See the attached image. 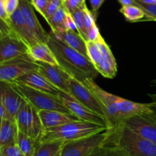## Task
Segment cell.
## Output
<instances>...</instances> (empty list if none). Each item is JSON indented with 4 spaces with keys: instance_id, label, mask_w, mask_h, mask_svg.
Here are the masks:
<instances>
[{
    "instance_id": "cell-6",
    "label": "cell",
    "mask_w": 156,
    "mask_h": 156,
    "mask_svg": "<svg viewBox=\"0 0 156 156\" xmlns=\"http://www.w3.org/2000/svg\"><path fill=\"white\" fill-rule=\"evenodd\" d=\"M11 84L27 102H28L38 111L54 110L62 113H72L64 105L59 96L35 90L19 83H12Z\"/></svg>"
},
{
    "instance_id": "cell-3",
    "label": "cell",
    "mask_w": 156,
    "mask_h": 156,
    "mask_svg": "<svg viewBox=\"0 0 156 156\" xmlns=\"http://www.w3.org/2000/svg\"><path fill=\"white\" fill-rule=\"evenodd\" d=\"M109 129V142L118 147L123 156H156V143L140 137L125 126Z\"/></svg>"
},
{
    "instance_id": "cell-43",
    "label": "cell",
    "mask_w": 156,
    "mask_h": 156,
    "mask_svg": "<svg viewBox=\"0 0 156 156\" xmlns=\"http://www.w3.org/2000/svg\"><path fill=\"white\" fill-rule=\"evenodd\" d=\"M5 116V110L2 102V83L0 82V118L3 119Z\"/></svg>"
},
{
    "instance_id": "cell-40",
    "label": "cell",
    "mask_w": 156,
    "mask_h": 156,
    "mask_svg": "<svg viewBox=\"0 0 156 156\" xmlns=\"http://www.w3.org/2000/svg\"><path fill=\"white\" fill-rule=\"evenodd\" d=\"M66 29L70 31H77L76 23H75L71 14L69 13V12L67 14L66 19Z\"/></svg>"
},
{
    "instance_id": "cell-44",
    "label": "cell",
    "mask_w": 156,
    "mask_h": 156,
    "mask_svg": "<svg viewBox=\"0 0 156 156\" xmlns=\"http://www.w3.org/2000/svg\"><path fill=\"white\" fill-rule=\"evenodd\" d=\"M139 2L146 5H156V0H137Z\"/></svg>"
},
{
    "instance_id": "cell-49",
    "label": "cell",
    "mask_w": 156,
    "mask_h": 156,
    "mask_svg": "<svg viewBox=\"0 0 156 156\" xmlns=\"http://www.w3.org/2000/svg\"></svg>"
},
{
    "instance_id": "cell-35",
    "label": "cell",
    "mask_w": 156,
    "mask_h": 156,
    "mask_svg": "<svg viewBox=\"0 0 156 156\" xmlns=\"http://www.w3.org/2000/svg\"><path fill=\"white\" fill-rule=\"evenodd\" d=\"M30 1L34 9H36L44 17L50 0H30Z\"/></svg>"
},
{
    "instance_id": "cell-9",
    "label": "cell",
    "mask_w": 156,
    "mask_h": 156,
    "mask_svg": "<svg viewBox=\"0 0 156 156\" xmlns=\"http://www.w3.org/2000/svg\"><path fill=\"white\" fill-rule=\"evenodd\" d=\"M67 84L69 89L70 95L75 99L91 111L105 117V109L100 99L83 83L71 76L67 81Z\"/></svg>"
},
{
    "instance_id": "cell-30",
    "label": "cell",
    "mask_w": 156,
    "mask_h": 156,
    "mask_svg": "<svg viewBox=\"0 0 156 156\" xmlns=\"http://www.w3.org/2000/svg\"><path fill=\"white\" fill-rule=\"evenodd\" d=\"M133 6H138L144 11L146 15L145 21H156V5L143 4L135 0Z\"/></svg>"
},
{
    "instance_id": "cell-42",
    "label": "cell",
    "mask_w": 156,
    "mask_h": 156,
    "mask_svg": "<svg viewBox=\"0 0 156 156\" xmlns=\"http://www.w3.org/2000/svg\"><path fill=\"white\" fill-rule=\"evenodd\" d=\"M152 99V102H149V106H150V114L156 121V94L149 95Z\"/></svg>"
},
{
    "instance_id": "cell-27",
    "label": "cell",
    "mask_w": 156,
    "mask_h": 156,
    "mask_svg": "<svg viewBox=\"0 0 156 156\" xmlns=\"http://www.w3.org/2000/svg\"><path fill=\"white\" fill-rule=\"evenodd\" d=\"M120 12L129 22L146 20V13L141 8L136 6H124L120 9Z\"/></svg>"
},
{
    "instance_id": "cell-24",
    "label": "cell",
    "mask_w": 156,
    "mask_h": 156,
    "mask_svg": "<svg viewBox=\"0 0 156 156\" xmlns=\"http://www.w3.org/2000/svg\"><path fill=\"white\" fill-rule=\"evenodd\" d=\"M44 131V128L43 126L39 113H38V110L32 106L31 116H30V124H29L28 136L32 138L34 140L41 142Z\"/></svg>"
},
{
    "instance_id": "cell-14",
    "label": "cell",
    "mask_w": 156,
    "mask_h": 156,
    "mask_svg": "<svg viewBox=\"0 0 156 156\" xmlns=\"http://www.w3.org/2000/svg\"><path fill=\"white\" fill-rule=\"evenodd\" d=\"M39 64V72L45 78H47L53 85L57 87L59 90L70 94L67 81L71 77L67 72L58 65L47 64L44 62H37Z\"/></svg>"
},
{
    "instance_id": "cell-5",
    "label": "cell",
    "mask_w": 156,
    "mask_h": 156,
    "mask_svg": "<svg viewBox=\"0 0 156 156\" xmlns=\"http://www.w3.org/2000/svg\"><path fill=\"white\" fill-rule=\"evenodd\" d=\"M86 45L88 58L98 72L106 78L115 77L117 73V62L103 37L96 41H86Z\"/></svg>"
},
{
    "instance_id": "cell-7",
    "label": "cell",
    "mask_w": 156,
    "mask_h": 156,
    "mask_svg": "<svg viewBox=\"0 0 156 156\" xmlns=\"http://www.w3.org/2000/svg\"><path fill=\"white\" fill-rule=\"evenodd\" d=\"M110 136L111 131L108 128L86 137L64 142L59 156H89L94 150L108 143Z\"/></svg>"
},
{
    "instance_id": "cell-37",
    "label": "cell",
    "mask_w": 156,
    "mask_h": 156,
    "mask_svg": "<svg viewBox=\"0 0 156 156\" xmlns=\"http://www.w3.org/2000/svg\"><path fill=\"white\" fill-rule=\"evenodd\" d=\"M8 15L10 16L19 6V0H2Z\"/></svg>"
},
{
    "instance_id": "cell-11",
    "label": "cell",
    "mask_w": 156,
    "mask_h": 156,
    "mask_svg": "<svg viewBox=\"0 0 156 156\" xmlns=\"http://www.w3.org/2000/svg\"><path fill=\"white\" fill-rule=\"evenodd\" d=\"M59 96L62 99L64 105L69 110V111L73 114L77 116L80 120L98 123L108 127V122H107V119H105V117L91 111V110L87 108L85 106L79 102L77 99H75L72 95L65 93V92L60 91Z\"/></svg>"
},
{
    "instance_id": "cell-31",
    "label": "cell",
    "mask_w": 156,
    "mask_h": 156,
    "mask_svg": "<svg viewBox=\"0 0 156 156\" xmlns=\"http://www.w3.org/2000/svg\"><path fill=\"white\" fill-rule=\"evenodd\" d=\"M62 0H50L47 6V10L44 15V18L46 21H48L50 18L53 16L56 12L59 11L61 7H62Z\"/></svg>"
},
{
    "instance_id": "cell-4",
    "label": "cell",
    "mask_w": 156,
    "mask_h": 156,
    "mask_svg": "<svg viewBox=\"0 0 156 156\" xmlns=\"http://www.w3.org/2000/svg\"><path fill=\"white\" fill-rule=\"evenodd\" d=\"M108 128V127L105 125L88 121H73L59 126L45 128L41 137V142L76 140L104 131Z\"/></svg>"
},
{
    "instance_id": "cell-38",
    "label": "cell",
    "mask_w": 156,
    "mask_h": 156,
    "mask_svg": "<svg viewBox=\"0 0 156 156\" xmlns=\"http://www.w3.org/2000/svg\"><path fill=\"white\" fill-rule=\"evenodd\" d=\"M12 33H14V32L9 24L0 18V39Z\"/></svg>"
},
{
    "instance_id": "cell-28",
    "label": "cell",
    "mask_w": 156,
    "mask_h": 156,
    "mask_svg": "<svg viewBox=\"0 0 156 156\" xmlns=\"http://www.w3.org/2000/svg\"><path fill=\"white\" fill-rule=\"evenodd\" d=\"M89 156H123V154L118 147L108 140V143L94 150Z\"/></svg>"
},
{
    "instance_id": "cell-19",
    "label": "cell",
    "mask_w": 156,
    "mask_h": 156,
    "mask_svg": "<svg viewBox=\"0 0 156 156\" xmlns=\"http://www.w3.org/2000/svg\"><path fill=\"white\" fill-rule=\"evenodd\" d=\"M50 34L55 38L66 44L67 46L75 49L88 58L86 41L82 38V35L77 31L66 30L63 32H56V33L50 32Z\"/></svg>"
},
{
    "instance_id": "cell-46",
    "label": "cell",
    "mask_w": 156,
    "mask_h": 156,
    "mask_svg": "<svg viewBox=\"0 0 156 156\" xmlns=\"http://www.w3.org/2000/svg\"><path fill=\"white\" fill-rule=\"evenodd\" d=\"M152 82H153L154 84H155V85H156V80H153V81H152Z\"/></svg>"
},
{
    "instance_id": "cell-45",
    "label": "cell",
    "mask_w": 156,
    "mask_h": 156,
    "mask_svg": "<svg viewBox=\"0 0 156 156\" xmlns=\"http://www.w3.org/2000/svg\"><path fill=\"white\" fill-rule=\"evenodd\" d=\"M2 119L0 118V129H1V125H2Z\"/></svg>"
},
{
    "instance_id": "cell-22",
    "label": "cell",
    "mask_w": 156,
    "mask_h": 156,
    "mask_svg": "<svg viewBox=\"0 0 156 156\" xmlns=\"http://www.w3.org/2000/svg\"><path fill=\"white\" fill-rule=\"evenodd\" d=\"M31 113V105L24 99L15 116V122H16L18 131L27 136H28L29 124H30Z\"/></svg>"
},
{
    "instance_id": "cell-23",
    "label": "cell",
    "mask_w": 156,
    "mask_h": 156,
    "mask_svg": "<svg viewBox=\"0 0 156 156\" xmlns=\"http://www.w3.org/2000/svg\"><path fill=\"white\" fill-rule=\"evenodd\" d=\"M63 143L62 141L40 142L33 156H59Z\"/></svg>"
},
{
    "instance_id": "cell-18",
    "label": "cell",
    "mask_w": 156,
    "mask_h": 156,
    "mask_svg": "<svg viewBox=\"0 0 156 156\" xmlns=\"http://www.w3.org/2000/svg\"><path fill=\"white\" fill-rule=\"evenodd\" d=\"M38 113L44 129L59 126L73 121L80 120L74 114L54 110H39Z\"/></svg>"
},
{
    "instance_id": "cell-20",
    "label": "cell",
    "mask_w": 156,
    "mask_h": 156,
    "mask_svg": "<svg viewBox=\"0 0 156 156\" xmlns=\"http://www.w3.org/2000/svg\"><path fill=\"white\" fill-rule=\"evenodd\" d=\"M18 129L15 120L2 119L0 129V148L16 144Z\"/></svg>"
},
{
    "instance_id": "cell-13",
    "label": "cell",
    "mask_w": 156,
    "mask_h": 156,
    "mask_svg": "<svg viewBox=\"0 0 156 156\" xmlns=\"http://www.w3.org/2000/svg\"><path fill=\"white\" fill-rule=\"evenodd\" d=\"M19 9L27 27L39 42L47 43L49 33L45 32L35 14L34 9L29 0H19Z\"/></svg>"
},
{
    "instance_id": "cell-47",
    "label": "cell",
    "mask_w": 156,
    "mask_h": 156,
    "mask_svg": "<svg viewBox=\"0 0 156 156\" xmlns=\"http://www.w3.org/2000/svg\"><path fill=\"white\" fill-rule=\"evenodd\" d=\"M0 156H4V155H3L2 154V153H1V151H0Z\"/></svg>"
},
{
    "instance_id": "cell-36",
    "label": "cell",
    "mask_w": 156,
    "mask_h": 156,
    "mask_svg": "<svg viewBox=\"0 0 156 156\" xmlns=\"http://www.w3.org/2000/svg\"><path fill=\"white\" fill-rule=\"evenodd\" d=\"M101 37L102 36L101 35L100 31H99V28L97 24L91 28H90L87 32V41H96L100 39Z\"/></svg>"
},
{
    "instance_id": "cell-15",
    "label": "cell",
    "mask_w": 156,
    "mask_h": 156,
    "mask_svg": "<svg viewBox=\"0 0 156 156\" xmlns=\"http://www.w3.org/2000/svg\"><path fill=\"white\" fill-rule=\"evenodd\" d=\"M2 83V102L5 110L3 119L15 120V116L24 99L9 83Z\"/></svg>"
},
{
    "instance_id": "cell-12",
    "label": "cell",
    "mask_w": 156,
    "mask_h": 156,
    "mask_svg": "<svg viewBox=\"0 0 156 156\" xmlns=\"http://www.w3.org/2000/svg\"><path fill=\"white\" fill-rule=\"evenodd\" d=\"M25 55H30L29 47L15 33L0 39V64Z\"/></svg>"
},
{
    "instance_id": "cell-48",
    "label": "cell",
    "mask_w": 156,
    "mask_h": 156,
    "mask_svg": "<svg viewBox=\"0 0 156 156\" xmlns=\"http://www.w3.org/2000/svg\"><path fill=\"white\" fill-rule=\"evenodd\" d=\"M62 1H63V0H62Z\"/></svg>"
},
{
    "instance_id": "cell-39",
    "label": "cell",
    "mask_w": 156,
    "mask_h": 156,
    "mask_svg": "<svg viewBox=\"0 0 156 156\" xmlns=\"http://www.w3.org/2000/svg\"><path fill=\"white\" fill-rule=\"evenodd\" d=\"M88 1H89L90 4H91V9H92L91 12H93V14H94L96 17H97L98 12L101 6H102V4L105 2V0H88Z\"/></svg>"
},
{
    "instance_id": "cell-21",
    "label": "cell",
    "mask_w": 156,
    "mask_h": 156,
    "mask_svg": "<svg viewBox=\"0 0 156 156\" xmlns=\"http://www.w3.org/2000/svg\"><path fill=\"white\" fill-rule=\"evenodd\" d=\"M29 52L30 57L37 62H44L59 66L57 60L47 43H37L29 47Z\"/></svg>"
},
{
    "instance_id": "cell-10",
    "label": "cell",
    "mask_w": 156,
    "mask_h": 156,
    "mask_svg": "<svg viewBox=\"0 0 156 156\" xmlns=\"http://www.w3.org/2000/svg\"><path fill=\"white\" fill-rule=\"evenodd\" d=\"M120 126L126 127L140 137L156 143V121L150 113L130 116Z\"/></svg>"
},
{
    "instance_id": "cell-25",
    "label": "cell",
    "mask_w": 156,
    "mask_h": 156,
    "mask_svg": "<svg viewBox=\"0 0 156 156\" xmlns=\"http://www.w3.org/2000/svg\"><path fill=\"white\" fill-rule=\"evenodd\" d=\"M39 143L27 135L18 131L16 144L24 156H33Z\"/></svg>"
},
{
    "instance_id": "cell-17",
    "label": "cell",
    "mask_w": 156,
    "mask_h": 156,
    "mask_svg": "<svg viewBox=\"0 0 156 156\" xmlns=\"http://www.w3.org/2000/svg\"><path fill=\"white\" fill-rule=\"evenodd\" d=\"M14 83H19L35 90H41L56 96H59L61 91L38 71L30 72L23 75Z\"/></svg>"
},
{
    "instance_id": "cell-26",
    "label": "cell",
    "mask_w": 156,
    "mask_h": 156,
    "mask_svg": "<svg viewBox=\"0 0 156 156\" xmlns=\"http://www.w3.org/2000/svg\"><path fill=\"white\" fill-rule=\"evenodd\" d=\"M68 12L63 7H61L57 12L47 21L51 28V32H56L66 31V19Z\"/></svg>"
},
{
    "instance_id": "cell-2",
    "label": "cell",
    "mask_w": 156,
    "mask_h": 156,
    "mask_svg": "<svg viewBox=\"0 0 156 156\" xmlns=\"http://www.w3.org/2000/svg\"><path fill=\"white\" fill-rule=\"evenodd\" d=\"M47 45L62 67L72 77L83 83L88 79L94 80L98 72L88 58L69 47L49 33Z\"/></svg>"
},
{
    "instance_id": "cell-34",
    "label": "cell",
    "mask_w": 156,
    "mask_h": 156,
    "mask_svg": "<svg viewBox=\"0 0 156 156\" xmlns=\"http://www.w3.org/2000/svg\"><path fill=\"white\" fill-rule=\"evenodd\" d=\"M96 18L97 17L86 6L85 9V31H86V35L87 32L90 28H91L94 25H96Z\"/></svg>"
},
{
    "instance_id": "cell-41",
    "label": "cell",
    "mask_w": 156,
    "mask_h": 156,
    "mask_svg": "<svg viewBox=\"0 0 156 156\" xmlns=\"http://www.w3.org/2000/svg\"><path fill=\"white\" fill-rule=\"evenodd\" d=\"M0 18L2 20H4L6 23L9 24V19H10V16L8 15L7 12L5 8L4 2L2 0H0ZM10 26V25H9Z\"/></svg>"
},
{
    "instance_id": "cell-8",
    "label": "cell",
    "mask_w": 156,
    "mask_h": 156,
    "mask_svg": "<svg viewBox=\"0 0 156 156\" xmlns=\"http://www.w3.org/2000/svg\"><path fill=\"white\" fill-rule=\"evenodd\" d=\"M38 70L39 64L30 55L14 58L0 64V82L14 83L23 75Z\"/></svg>"
},
{
    "instance_id": "cell-32",
    "label": "cell",
    "mask_w": 156,
    "mask_h": 156,
    "mask_svg": "<svg viewBox=\"0 0 156 156\" xmlns=\"http://www.w3.org/2000/svg\"><path fill=\"white\" fill-rule=\"evenodd\" d=\"M62 5L67 12L70 14L86 6L85 0H63Z\"/></svg>"
},
{
    "instance_id": "cell-29",
    "label": "cell",
    "mask_w": 156,
    "mask_h": 156,
    "mask_svg": "<svg viewBox=\"0 0 156 156\" xmlns=\"http://www.w3.org/2000/svg\"><path fill=\"white\" fill-rule=\"evenodd\" d=\"M86 6H85L82 9H78V10L72 12L71 15L73 17V20H74L75 23H76L77 32L87 41L86 31H85V9Z\"/></svg>"
},
{
    "instance_id": "cell-16",
    "label": "cell",
    "mask_w": 156,
    "mask_h": 156,
    "mask_svg": "<svg viewBox=\"0 0 156 156\" xmlns=\"http://www.w3.org/2000/svg\"><path fill=\"white\" fill-rule=\"evenodd\" d=\"M9 25L14 33L19 38H21L29 47L34 45L39 41L37 40L34 35L32 34L24 21L21 10L18 6V9L10 15Z\"/></svg>"
},
{
    "instance_id": "cell-1",
    "label": "cell",
    "mask_w": 156,
    "mask_h": 156,
    "mask_svg": "<svg viewBox=\"0 0 156 156\" xmlns=\"http://www.w3.org/2000/svg\"><path fill=\"white\" fill-rule=\"evenodd\" d=\"M83 84L98 96L105 109V118L109 128L120 126L127 118L151 112L149 102L140 103L123 99L101 88L94 80L88 79Z\"/></svg>"
},
{
    "instance_id": "cell-33",
    "label": "cell",
    "mask_w": 156,
    "mask_h": 156,
    "mask_svg": "<svg viewBox=\"0 0 156 156\" xmlns=\"http://www.w3.org/2000/svg\"><path fill=\"white\" fill-rule=\"evenodd\" d=\"M0 151L4 156H24L17 144L2 147L0 148Z\"/></svg>"
}]
</instances>
